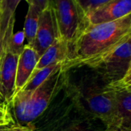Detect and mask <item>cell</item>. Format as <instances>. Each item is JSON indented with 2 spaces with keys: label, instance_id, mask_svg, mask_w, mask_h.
Here are the masks:
<instances>
[{
  "label": "cell",
  "instance_id": "6da1fadb",
  "mask_svg": "<svg viewBox=\"0 0 131 131\" xmlns=\"http://www.w3.org/2000/svg\"><path fill=\"white\" fill-rule=\"evenodd\" d=\"M66 72L64 88L78 113L101 121L106 128L124 129L106 90L107 84L93 70L84 66Z\"/></svg>",
  "mask_w": 131,
  "mask_h": 131
},
{
  "label": "cell",
  "instance_id": "7a4b0ae2",
  "mask_svg": "<svg viewBox=\"0 0 131 131\" xmlns=\"http://www.w3.org/2000/svg\"><path fill=\"white\" fill-rule=\"evenodd\" d=\"M131 36V14L117 21L88 25L69 48L68 59L62 70L80 68L84 62L113 49Z\"/></svg>",
  "mask_w": 131,
  "mask_h": 131
},
{
  "label": "cell",
  "instance_id": "3957f363",
  "mask_svg": "<svg viewBox=\"0 0 131 131\" xmlns=\"http://www.w3.org/2000/svg\"><path fill=\"white\" fill-rule=\"evenodd\" d=\"M66 79L67 72L61 67L32 93L18 91L15 94L10 104V110H13L17 122L19 124H29L40 117L64 87Z\"/></svg>",
  "mask_w": 131,
  "mask_h": 131
},
{
  "label": "cell",
  "instance_id": "277c9868",
  "mask_svg": "<svg viewBox=\"0 0 131 131\" xmlns=\"http://www.w3.org/2000/svg\"><path fill=\"white\" fill-rule=\"evenodd\" d=\"M84 66L93 70L107 84L121 80L131 72V36L113 49L84 62L81 67Z\"/></svg>",
  "mask_w": 131,
  "mask_h": 131
},
{
  "label": "cell",
  "instance_id": "5b68a950",
  "mask_svg": "<svg viewBox=\"0 0 131 131\" xmlns=\"http://www.w3.org/2000/svg\"><path fill=\"white\" fill-rule=\"evenodd\" d=\"M53 10L58 38L70 48L88 25L86 15L77 0H49Z\"/></svg>",
  "mask_w": 131,
  "mask_h": 131
},
{
  "label": "cell",
  "instance_id": "8992f818",
  "mask_svg": "<svg viewBox=\"0 0 131 131\" xmlns=\"http://www.w3.org/2000/svg\"><path fill=\"white\" fill-rule=\"evenodd\" d=\"M106 90L122 127L130 130L131 72L118 81L106 84Z\"/></svg>",
  "mask_w": 131,
  "mask_h": 131
},
{
  "label": "cell",
  "instance_id": "52a82bcc",
  "mask_svg": "<svg viewBox=\"0 0 131 131\" xmlns=\"http://www.w3.org/2000/svg\"><path fill=\"white\" fill-rule=\"evenodd\" d=\"M11 36L5 42L0 54V98L4 100L9 107L15 96V81L19 57L8 48Z\"/></svg>",
  "mask_w": 131,
  "mask_h": 131
},
{
  "label": "cell",
  "instance_id": "ba28073f",
  "mask_svg": "<svg viewBox=\"0 0 131 131\" xmlns=\"http://www.w3.org/2000/svg\"><path fill=\"white\" fill-rule=\"evenodd\" d=\"M56 38H58V33L54 16L48 0L47 6L40 15L36 34L31 48L40 58Z\"/></svg>",
  "mask_w": 131,
  "mask_h": 131
},
{
  "label": "cell",
  "instance_id": "9c48e42d",
  "mask_svg": "<svg viewBox=\"0 0 131 131\" xmlns=\"http://www.w3.org/2000/svg\"><path fill=\"white\" fill-rule=\"evenodd\" d=\"M131 14L130 0H107L87 16L88 25L109 23Z\"/></svg>",
  "mask_w": 131,
  "mask_h": 131
},
{
  "label": "cell",
  "instance_id": "30bf717a",
  "mask_svg": "<svg viewBox=\"0 0 131 131\" xmlns=\"http://www.w3.org/2000/svg\"><path fill=\"white\" fill-rule=\"evenodd\" d=\"M38 59V55L31 47L27 45H24V48L18 57L17 64L15 81V95L23 88L31 78Z\"/></svg>",
  "mask_w": 131,
  "mask_h": 131
},
{
  "label": "cell",
  "instance_id": "8fae6325",
  "mask_svg": "<svg viewBox=\"0 0 131 131\" xmlns=\"http://www.w3.org/2000/svg\"><path fill=\"white\" fill-rule=\"evenodd\" d=\"M19 1L1 0L0 3V54L3 47L14 34V25L15 21V9Z\"/></svg>",
  "mask_w": 131,
  "mask_h": 131
},
{
  "label": "cell",
  "instance_id": "7c38bea8",
  "mask_svg": "<svg viewBox=\"0 0 131 131\" xmlns=\"http://www.w3.org/2000/svg\"><path fill=\"white\" fill-rule=\"evenodd\" d=\"M68 45L65 41L56 38L52 45L39 58L31 76L42 68H45L52 64L64 63L68 58Z\"/></svg>",
  "mask_w": 131,
  "mask_h": 131
},
{
  "label": "cell",
  "instance_id": "4fadbf2b",
  "mask_svg": "<svg viewBox=\"0 0 131 131\" xmlns=\"http://www.w3.org/2000/svg\"><path fill=\"white\" fill-rule=\"evenodd\" d=\"M28 8L25 17L23 32L27 40V45L31 47L36 34L39 18L48 3V0H28Z\"/></svg>",
  "mask_w": 131,
  "mask_h": 131
},
{
  "label": "cell",
  "instance_id": "5bb4252c",
  "mask_svg": "<svg viewBox=\"0 0 131 131\" xmlns=\"http://www.w3.org/2000/svg\"><path fill=\"white\" fill-rule=\"evenodd\" d=\"M63 63H55L52 64L41 70L38 71L36 74L31 76L27 81L26 84L20 91L21 92L30 94L35 91L47 78H48L53 73L62 67Z\"/></svg>",
  "mask_w": 131,
  "mask_h": 131
},
{
  "label": "cell",
  "instance_id": "9a60e30c",
  "mask_svg": "<svg viewBox=\"0 0 131 131\" xmlns=\"http://www.w3.org/2000/svg\"><path fill=\"white\" fill-rule=\"evenodd\" d=\"M97 120L91 119L80 115V117L74 120L69 124L64 127L59 131H100L98 126L94 122Z\"/></svg>",
  "mask_w": 131,
  "mask_h": 131
},
{
  "label": "cell",
  "instance_id": "2e32d148",
  "mask_svg": "<svg viewBox=\"0 0 131 131\" xmlns=\"http://www.w3.org/2000/svg\"><path fill=\"white\" fill-rule=\"evenodd\" d=\"M24 41H25V35L24 32L18 31L15 34H13L8 41V48L13 53L20 55L23 48H24Z\"/></svg>",
  "mask_w": 131,
  "mask_h": 131
},
{
  "label": "cell",
  "instance_id": "e0dca14e",
  "mask_svg": "<svg viewBox=\"0 0 131 131\" xmlns=\"http://www.w3.org/2000/svg\"><path fill=\"white\" fill-rule=\"evenodd\" d=\"M79 6L87 16L95 11L97 8L104 5L107 0H77Z\"/></svg>",
  "mask_w": 131,
  "mask_h": 131
},
{
  "label": "cell",
  "instance_id": "ac0fdd59",
  "mask_svg": "<svg viewBox=\"0 0 131 131\" xmlns=\"http://www.w3.org/2000/svg\"><path fill=\"white\" fill-rule=\"evenodd\" d=\"M15 124L10 110L0 109V126H10Z\"/></svg>",
  "mask_w": 131,
  "mask_h": 131
},
{
  "label": "cell",
  "instance_id": "d6986e66",
  "mask_svg": "<svg viewBox=\"0 0 131 131\" xmlns=\"http://www.w3.org/2000/svg\"><path fill=\"white\" fill-rule=\"evenodd\" d=\"M8 131H35L33 128L28 126L18 125V124H12L8 126Z\"/></svg>",
  "mask_w": 131,
  "mask_h": 131
},
{
  "label": "cell",
  "instance_id": "ffe728a7",
  "mask_svg": "<svg viewBox=\"0 0 131 131\" xmlns=\"http://www.w3.org/2000/svg\"><path fill=\"white\" fill-rule=\"evenodd\" d=\"M0 109H2V110H10L9 105L5 103V101L4 100H2V98H0Z\"/></svg>",
  "mask_w": 131,
  "mask_h": 131
},
{
  "label": "cell",
  "instance_id": "44dd1931",
  "mask_svg": "<svg viewBox=\"0 0 131 131\" xmlns=\"http://www.w3.org/2000/svg\"><path fill=\"white\" fill-rule=\"evenodd\" d=\"M103 131H130L126 129H118V128H106Z\"/></svg>",
  "mask_w": 131,
  "mask_h": 131
},
{
  "label": "cell",
  "instance_id": "7402d4cb",
  "mask_svg": "<svg viewBox=\"0 0 131 131\" xmlns=\"http://www.w3.org/2000/svg\"><path fill=\"white\" fill-rule=\"evenodd\" d=\"M8 126H0V131H8Z\"/></svg>",
  "mask_w": 131,
  "mask_h": 131
},
{
  "label": "cell",
  "instance_id": "603a6c76",
  "mask_svg": "<svg viewBox=\"0 0 131 131\" xmlns=\"http://www.w3.org/2000/svg\"><path fill=\"white\" fill-rule=\"evenodd\" d=\"M0 3H1V0H0Z\"/></svg>",
  "mask_w": 131,
  "mask_h": 131
}]
</instances>
